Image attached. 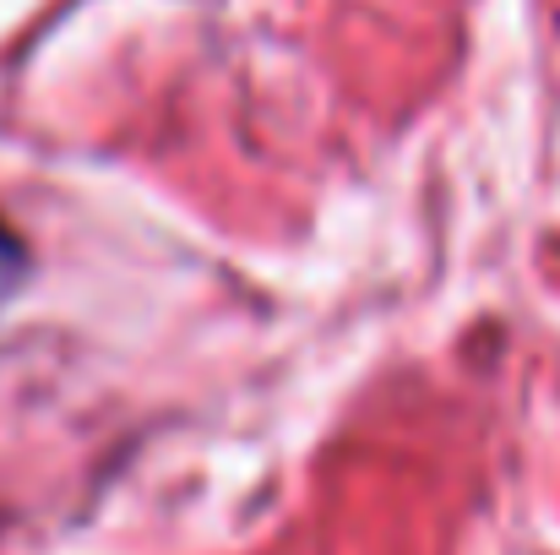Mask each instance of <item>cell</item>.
Listing matches in <instances>:
<instances>
[{
  "label": "cell",
  "instance_id": "obj_1",
  "mask_svg": "<svg viewBox=\"0 0 560 555\" xmlns=\"http://www.w3.org/2000/svg\"><path fill=\"white\" fill-rule=\"evenodd\" d=\"M22 278H27V245H22L16 229L0 218V305L22 289Z\"/></svg>",
  "mask_w": 560,
  "mask_h": 555
}]
</instances>
